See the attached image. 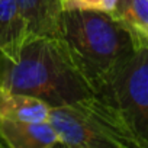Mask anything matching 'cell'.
<instances>
[{"instance_id":"1","label":"cell","mask_w":148,"mask_h":148,"mask_svg":"<svg viewBox=\"0 0 148 148\" xmlns=\"http://www.w3.org/2000/svg\"><path fill=\"white\" fill-rule=\"evenodd\" d=\"M93 93H103L144 42L113 13L62 9L55 36Z\"/></svg>"},{"instance_id":"7","label":"cell","mask_w":148,"mask_h":148,"mask_svg":"<svg viewBox=\"0 0 148 148\" xmlns=\"http://www.w3.org/2000/svg\"><path fill=\"white\" fill-rule=\"evenodd\" d=\"M51 106L29 95L10 92L0 86V118L25 121V122H44L48 121Z\"/></svg>"},{"instance_id":"10","label":"cell","mask_w":148,"mask_h":148,"mask_svg":"<svg viewBox=\"0 0 148 148\" xmlns=\"http://www.w3.org/2000/svg\"><path fill=\"white\" fill-rule=\"evenodd\" d=\"M119 0H62V9L113 13Z\"/></svg>"},{"instance_id":"2","label":"cell","mask_w":148,"mask_h":148,"mask_svg":"<svg viewBox=\"0 0 148 148\" xmlns=\"http://www.w3.org/2000/svg\"><path fill=\"white\" fill-rule=\"evenodd\" d=\"M0 86L41 99L51 108L95 95L55 36L31 35L16 62L0 57Z\"/></svg>"},{"instance_id":"3","label":"cell","mask_w":148,"mask_h":148,"mask_svg":"<svg viewBox=\"0 0 148 148\" xmlns=\"http://www.w3.org/2000/svg\"><path fill=\"white\" fill-rule=\"evenodd\" d=\"M48 122L55 129L61 147H138L119 112L105 95L95 93L73 105L51 108Z\"/></svg>"},{"instance_id":"6","label":"cell","mask_w":148,"mask_h":148,"mask_svg":"<svg viewBox=\"0 0 148 148\" xmlns=\"http://www.w3.org/2000/svg\"><path fill=\"white\" fill-rule=\"evenodd\" d=\"M29 36L18 0H0V57L16 62Z\"/></svg>"},{"instance_id":"5","label":"cell","mask_w":148,"mask_h":148,"mask_svg":"<svg viewBox=\"0 0 148 148\" xmlns=\"http://www.w3.org/2000/svg\"><path fill=\"white\" fill-rule=\"evenodd\" d=\"M0 138L10 148H52L61 145L48 121L25 122L0 118Z\"/></svg>"},{"instance_id":"4","label":"cell","mask_w":148,"mask_h":148,"mask_svg":"<svg viewBox=\"0 0 148 148\" xmlns=\"http://www.w3.org/2000/svg\"><path fill=\"white\" fill-rule=\"evenodd\" d=\"M105 95L119 112L138 147H148V44L122 65Z\"/></svg>"},{"instance_id":"11","label":"cell","mask_w":148,"mask_h":148,"mask_svg":"<svg viewBox=\"0 0 148 148\" xmlns=\"http://www.w3.org/2000/svg\"><path fill=\"white\" fill-rule=\"evenodd\" d=\"M136 32H138V35L142 38V41L148 44V28H145V29H141V31H136Z\"/></svg>"},{"instance_id":"8","label":"cell","mask_w":148,"mask_h":148,"mask_svg":"<svg viewBox=\"0 0 148 148\" xmlns=\"http://www.w3.org/2000/svg\"><path fill=\"white\" fill-rule=\"evenodd\" d=\"M29 35L57 36L62 0H18Z\"/></svg>"},{"instance_id":"9","label":"cell","mask_w":148,"mask_h":148,"mask_svg":"<svg viewBox=\"0 0 148 148\" xmlns=\"http://www.w3.org/2000/svg\"><path fill=\"white\" fill-rule=\"evenodd\" d=\"M135 31L148 28V0H119L113 12Z\"/></svg>"}]
</instances>
